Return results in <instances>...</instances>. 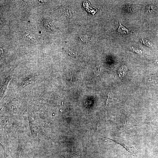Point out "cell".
Masks as SVG:
<instances>
[{
    "mask_svg": "<svg viewBox=\"0 0 158 158\" xmlns=\"http://www.w3.org/2000/svg\"><path fill=\"white\" fill-rule=\"evenodd\" d=\"M110 140L119 144L124 147L126 150L130 154L135 155L138 153V151L129 142L125 139L119 138L117 139H112L108 137H102Z\"/></svg>",
    "mask_w": 158,
    "mask_h": 158,
    "instance_id": "1",
    "label": "cell"
},
{
    "mask_svg": "<svg viewBox=\"0 0 158 158\" xmlns=\"http://www.w3.org/2000/svg\"><path fill=\"white\" fill-rule=\"evenodd\" d=\"M135 120L133 118H129L128 119L124 124V127L126 129H128L133 126H138Z\"/></svg>",
    "mask_w": 158,
    "mask_h": 158,
    "instance_id": "2",
    "label": "cell"
},
{
    "mask_svg": "<svg viewBox=\"0 0 158 158\" xmlns=\"http://www.w3.org/2000/svg\"><path fill=\"white\" fill-rule=\"evenodd\" d=\"M24 35L25 38L27 40L32 43H34L35 42L36 40L33 35L27 31L24 32Z\"/></svg>",
    "mask_w": 158,
    "mask_h": 158,
    "instance_id": "3",
    "label": "cell"
},
{
    "mask_svg": "<svg viewBox=\"0 0 158 158\" xmlns=\"http://www.w3.org/2000/svg\"><path fill=\"white\" fill-rule=\"evenodd\" d=\"M119 23V26L117 31L119 33L122 34H127L129 33V30L123 26L120 23Z\"/></svg>",
    "mask_w": 158,
    "mask_h": 158,
    "instance_id": "4",
    "label": "cell"
},
{
    "mask_svg": "<svg viewBox=\"0 0 158 158\" xmlns=\"http://www.w3.org/2000/svg\"><path fill=\"white\" fill-rule=\"evenodd\" d=\"M127 71L126 66L123 64L121 65V66L119 70V77L121 78L123 77L125 73Z\"/></svg>",
    "mask_w": 158,
    "mask_h": 158,
    "instance_id": "5",
    "label": "cell"
},
{
    "mask_svg": "<svg viewBox=\"0 0 158 158\" xmlns=\"http://www.w3.org/2000/svg\"><path fill=\"white\" fill-rule=\"evenodd\" d=\"M61 156L64 158H79L77 155L68 152L62 153Z\"/></svg>",
    "mask_w": 158,
    "mask_h": 158,
    "instance_id": "6",
    "label": "cell"
},
{
    "mask_svg": "<svg viewBox=\"0 0 158 158\" xmlns=\"http://www.w3.org/2000/svg\"><path fill=\"white\" fill-rule=\"evenodd\" d=\"M80 39L82 42H88L90 40L89 37L86 35L82 36L80 37Z\"/></svg>",
    "mask_w": 158,
    "mask_h": 158,
    "instance_id": "7",
    "label": "cell"
}]
</instances>
